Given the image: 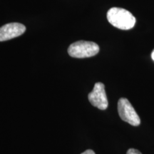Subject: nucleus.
I'll list each match as a JSON object with an SVG mask.
<instances>
[{"label":"nucleus","mask_w":154,"mask_h":154,"mask_svg":"<svg viewBox=\"0 0 154 154\" xmlns=\"http://www.w3.org/2000/svg\"><path fill=\"white\" fill-rule=\"evenodd\" d=\"M151 58H152V59H153V60L154 61V50H153V52H152V54H151Z\"/></svg>","instance_id":"8"},{"label":"nucleus","mask_w":154,"mask_h":154,"mask_svg":"<svg viewBox=\"0 0 154 154\" xmlns=\"http://www.w3.org/2000/svg\"><path fill=\"white\" fill-rule=\"evenodd\" d=\"M126 154H142L139 151L135 149H130L128 150Z\"/></svg>","instance_id":"6"},{"label":"nucleus","mask_w":154,"mask_h":154,"mask_svg":"<svg viewBox=\"0 0 154 154\" xmlns=\"http://www.w3.org/2000/svg\"><path fill=\"white\" fill-rule=\"evenodd\" d=\"M82 154H96L94 153V151H92V150H86V151H84V153H82Z\"/></svg>","instance_id":"7"},{"label":"nucleus","mask_w":154,"mask_h":154,"mask_svg":"<svg viewBox=\"0 0 154 154\" xmlns=\"http://www.w3.org/2000/svg\"><path fill=\"white\" fill-rule=\"evenodd\" d=\"M99 51V47L97 44L92 42L79 41L69 46L68 53L74 58H88L94 57Z\"/></svg>","instance_id":"2"},{"label":"nucleus","mask_w":154,"mask_h":154,"mask_svg":"<svg viewBox=\"0 0 154 154\" xmlns=\"http://www.w3.org/2000/svg\"><path fill=\"white\" fill-rule=\"evenodd\" d=\"M118 112L121 119L131 126H137L140 124V117L130 101L126 98H121L119 100Z\"/></svg>","instance_id":"3"},{"label":"nucleus","mask_w":154,"mask_h":154,"mask_svg":"<svg viewBox=\"0 0 154 154\" xmlns=\"http://www.w3.org/2000/svg\"><path fill=\"white\" fill-rule=\"evenodd\" d=\"M107 19L111 25L122 30L131 29L136 24V18L130 11L119 7L108 11Z\"/></svg>","instance_id":"1"},{"label":"nucleus","mask_w":154,"mask_h":154,"mask_svg":"<svg viewBox=\"0 0 154 154\" xmlns=\"http://www.w3.org/2000/svg\"><path fill=\"white\" fill-rule=\"evenodd\" d=\"M88 99L94 106L101 110L106 109L109 103L105 91L104 84L101 82L96 83L92 91L88 94Z\"/></svg>","instance_id":"4"},{"label":"nucleus","mask_w":154,"mask_h":154,"mask_svg":"<svg viewBox=\"0 0 154 154\" xmlns=\"http://www.w3.org/2000/svg\"><path fill=\"white\" fill-rule=\"evenodd\" d=\"M26 31L24 25L20 23H9L0 28V42H5L21 36Z\"/></svg>","instance_id":"5"}]
</instances>
